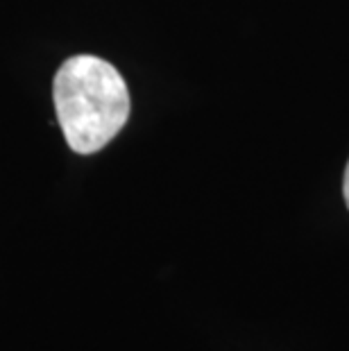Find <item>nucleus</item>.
I'll list each match as a JSON object with an SVG mask.
<instances>
[{"instance_id":"2","label":"nucleus","mask_w":349,"mask_h":351,"mask_svg":"<svg viewBox=\"0 0 349 351\" xmlns=\"http://www.w3.org/2000/svg\"><path fill=\"white\" fill-rule=\"evenodd\" d=\"M343 195L347 202V208H349V161H347V168H345V182H343Z\"/></svg>"},{"instance_id":"1","label":"nucleus","mask_w":349,"mask_h":351,"mask_svg":"<svg viewBox=\"0 0 349 351\" xmlns=\"http://www.w3.org/2000/svg\"><path fill=\"white\" fill-rule=\"evenodd\" d=\"M57 121L77 154H93L116 138L130 118V91L123 75L105 59H66L53 82Z\"/></svg>"}]
</instances>
